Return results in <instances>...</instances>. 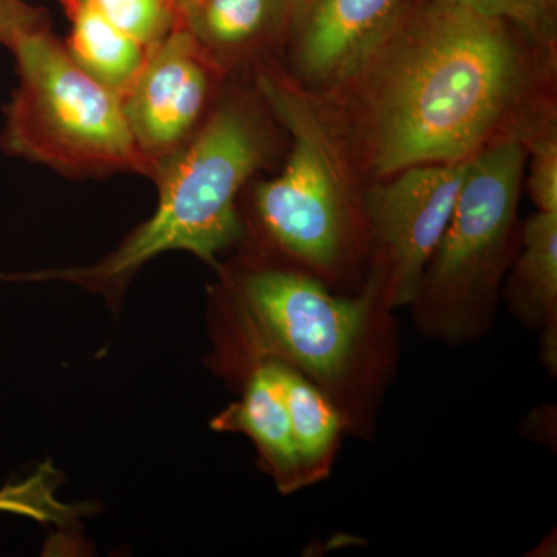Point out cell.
<instances>
[{
  "label": "cell",
  "mask_w": 557,
  "mask_h": 557,
  "mask_svg": "<svg viewBox=\"0 0 557 557\" xmlns=\"http://www.w3.org/2000/svg\"><path fill=\"white\" fill-rule=\"evenodd\" d=\"M260 97L231 94L177 153L157 168L159 205L116 251L90 269L27 274L89 288H115L150 259L189 251L215 265L218 255L244 236L236 200L249 178L269 163L273 138Z\"/></svg>",
  "instance_id": "7a4b0ae2"
},
{
  "label": "cell",
  "mask_w": 557,
  "mask_h": 557,
  "mask_svg": "<svg viewBox=\"0 0 557 557\" xmlns=\"http://www.w3.org/2000/svg\"><path fill=\"white\" fill-rule=\"evenodd\" d=\"M467 161L406 168L364 194L362 211L391 269L395 306L418 298L429 260L456 208Z\"/></svg>",
  "instance_id": "52a82bcc"
},
{
  "label": "cell",
  "mask_w": 557,
  "mask_h": 557,
  "mask_svg": "<svg viewBox=\"0 0 557 557\" xmlns=\"http://www.w3.org/2000/svg\"><path fill=\"white\" fill-rule=\"evenodd\" d=\"M61 480L62 475L53 465H40L30 478L0 487V511L58 527L69 525L81 516V507L62 504L57 497Z\"/></svg>",
  "instance_id": "2e32d148"
},
{
  "label": "cell",
  "mask_w": 557,
  "mask_h": 557,
  "mask_svg": "<svg viewBox=\"0 0 557 557\" xmlns=\"http://www.w3.org/2000/svg\"><path fill=\"white\" fill-rule=\"evenodd\" d=\"M256 94L293 138L284 171L255 188V208L271 239L314 270H333L354 234L355 200L341 135L310 90L262 65Z\"/></svg>",
  "instance_id": "277c9868"
},
{
  "label": "cell",
  "mask_w": 557,
  "mask_h": 557,
  "mask_svg": "<svg viewBox=\"0 0 557 557\" xmlns=\"http://www.w3.org/2000/svg\"><path fill=\"white\" fill-rule=\"evenodd\" d=\"M172 2H174L175 7L178 9L180 3L185 2V0H172Z\"/></svg>",
  "instance_id": "ffe728a7"
},
{
  "label": "cell",
  "mask_w": 557,
  "mask_h": 557,
  "mask_svg": "<svg viewBox=\"0 0 557 557\" xmlns=\"http://www.w3.org/2000/svg\"><path fill=\"white\" fill-rule=\"evenodd\" d=\"M90 7L113 27L152 49L178 25L177 7L172 0H64Z\"/></svg>",
  "instance_id": "9a60e30c"
},
{
  "label": "cell",
  "mask_w": 557,
  "mask_h": 557,
  "mask_svg": "<svg viewBox=\"0 0 557 557\" xmlns=\"http://www.w3.org/2000/svg\"><path fill=\"white\" fill-rule=\"evenodd\" d=\"M525 164L527 146L519 139L498 143L467 161L456 208L416 300H423L431 327L438 332H468L493 299L507 263Z\"/></svg>",
  "instance_id": "5b68a950"
},
{
  "label": "cell",
  "mask_w": 557,
  "mask_h": 557,
  "mask_svg": "<svg viewBox=\"0 0 557 557\" xmlns=\"http://www.w3.org/2000/svg\"><path fill=\"white\" fill-rule=\"evenodd\" d=\"M511 304L530 322L547 324L545 354L556 359L557 211H537L523 228V249L511 282Z\"/></svg>",
  "instance_id": "7c38bea8"
},
{
  "label": "cell",
  "mask_w": 557,
  "mask_h": 557,
  "mask_svg": "<svg viewBox=\"0 0 557 557\" xmlns=\"http://www.w3.org/2000/svg\"><path fill=\"white\" fill-rule=\"evenodd\" d=\"M412 0H288L285 32L300 86L343 89L381 49Z\"/></svg>",
  "instance_id": "9c48e42d"
},
{
  "label": "cell",
  "mask_w": 557,
  "mask_h": 557,
  "mask_svg": "<svg viewBox=\"0 0 557 557\" xmlns=\"http://www.w3.org/2000/svg\"><path fill=\"white\" fill-rule=\"evenodd\" d=\"M528 189L539 211H557V131L555 119L527 141Z\"/></svg>",
  "instance_id": "ac0fdd59"
},
{
  "label": "cell",
  "mask_w": 557,
  "mask_h": 557,
  "mask_svg": "<svg viewBox=\"0 0 557 557\" xmlns=\"http://www.w3.org/2000/svg\"><path fill=\"white\" fill-rule=\"evenodd\" d=\"M44 27L47 16L42 10L25 0H0V46L10 50L21 35Z\"/></svg>",
  "instance_id": "d6986e66"
},
{
  "label": "cell",
  "mask_w": 557,
  "mask_h": 557,
  "mask_svg": "<svg viewBox=\"0 0 557 557\" xmlns=\"http://www.w3.org/2000/svg\"><path fill=\"white\" fill-rule=\"evenodd\" d=\"M215 426L236 429L255 440L282 485L295 487L306 479L274 359L255 370L239 405L223 413Z\"/></svg>",
  "instance_id": "8fae6325"
},
{
  "label": "cell",
  "mask_w": 557,
  "mask_h": 557,
  "mask_svg": "<svg viewBox=\"0 0 557 557\" xmlns=\"http://www.w3.org/2000/svg\"><path fill=\"white\" fill-rule=\"evenodd\" d=\"M220 75L182 25L148 51L141 72L121 101L139 152L156 172L207 120Z\"/></svg>",
  "instance_id": "ba28073f"
},
{
  "label": "cell",
  "mask_w": 557,
  "mask_h": 557,
  "mask_svg": "<svg viewBox=\"0 0 557 557\" xmlns=\"http://www.w3.org/2000/svg\"><path fill=\"white\" fill-rule=\"evenodd\" d=\"M72 30L65 50L81 70L123 97L137 79L148 49L113 27L101 14L78 2H65Z\"/></svg>",
  "instance_id": "4fadbf2b"
},
{
  "label": "cell",
  "mask_w": 557,
  "mask_h": 557,
  "mask_svg": "<svg viewBox=\"0 0 557 557\" xmlns=\"http://www.w3.org/2000/svg\"><path fill=\"white\" fill-rule=\"evenodd\" d=\"M507 21L531 38L555 47L557 0H437Z\"/></svg>",
  "instance_id": "e0dca14e"
},
{
  "label": "cell",
  "mask_w": 557,
  "mask_h": 557,
  "mask_svg": "<svg viewBox=\"0 0 557 557\" xmlns=\"http://www.w3.org/2000/svg\"><path fill=\"white\" fill-rule=\"evenodd\" d=\"M372 288L359 298L330 295L319 282L288 270H260L244 282L248 310L295 368L322 384L346 376L364 335Z\"/></svg>",
  "instance_id": "8992f818"
},
{
  "label": "cell",
  "mask_w": 557,
  "mask_h": 557,
  "mask_svg": "<svg viewBox=\"0 0 557 557\" xmlns=\"http://www.w3.org/2000/svg\"><path fill=\"white\" fill-rule=\"evenodd\" d=\"M274 362L300 465L306 478L317 475L318 469L327 465L329 456L338 442L343 420L332 403L313 383L304 379L298 369L289 368L287 362L278 359Z\"/></svg>",
  "instance_id": "5bb4252c"
},
{
  "label": "cell",
  "mask_w": 557,
  "mask_h": 557,
  "mask_svg": "<svg viewBox=\"0 0 557 557\" xmlns=\"http://www.w3.org/2000/svg\"><path fill=\"white\" fill-rule=\"evenodd\" d=\"M17 83L5 108L3 148L69 175H156L127 124L123 101L70 58L49 27L21 35L10 49Z\"/></svg>",
  "instance_id": "3957f363"
},
{
  "label": "cell",
  "mask_w": 557,
  "mask_h": 557,
  "mask_svg": "<svg viewBox=\"0 0 557 557\" xmlns=\"http://www.w3.org/2000/svg\"><path fill=\"white\" fill-rule=\"evenodd\" d=\"M178 25L220 73L285 39L288 0H185Z\"/></svg>",
  "instance_id": "30bf717a"
},
{
  "label": "cell",
  "mask_w": 557,
  "mask_h": 557,
  "mask_svg": "<svg viewBox=\"0 0 557 557\" xmlns=\"http://www.w3.org/2000/svg\"><path fill=\"white\" fill-rule=\"evenodd\" d=\"M552 46L507 21L412 0L348 86L366 170L386 180L417 164L461 163L498 143H525L555 119L541 104Z\"/></svg>",
  "instance_id": "6da1fadb"
}]
</instances>
